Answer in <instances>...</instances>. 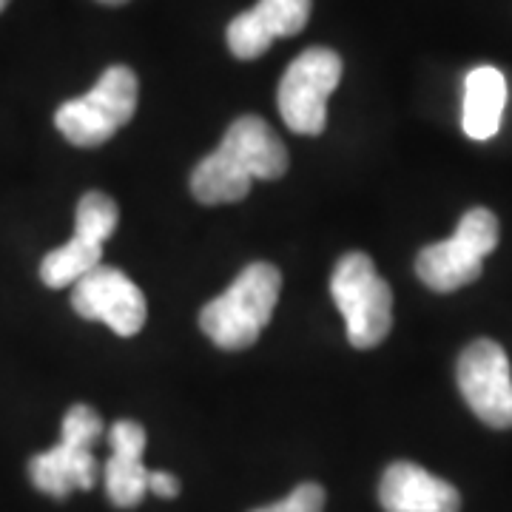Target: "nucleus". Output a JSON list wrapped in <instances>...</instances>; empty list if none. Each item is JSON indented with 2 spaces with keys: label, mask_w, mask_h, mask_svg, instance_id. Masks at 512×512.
<instances>
[{
  "label": "nucleus",
  "mask_w": 512,
  "mask_h": 512,
  "mask_svg": "<svg viewBox=\"0 0 512 512\" xmlns=\"http://www.w3.org/2000/svg\"><path fill=\"white\" fill-rule=\"evenodd\" d=\"M6 3H9V0H0V12H3V9H6Z\"/></svg>",
  "instance_id": "nucleus-19"
},
{
  "label": "nucleus",
  "mask_w": 512,
  "mask_h": 512,
  "mask_svg": "<svg viewBox=\"0 0 512 512\" xmlns=\"http://www.w3.org/2000/svg\"><path fill=\"white\" fill-rule=\"evenodd\" d=\"M72 308L89 322L109 325L117 336H137L148 316L143 291L123 271L109 265H97L74 282Z\"/></svg>",
  "instance_id": "nucleus-9"
},
{
  "label": "nucleus",
  "mask_w": 512,
  "mask_h": 512,
  "mask_svg": "<svg viewBox=\"0 0 512 512\" xmlns=\"http://www.w3.org/2000/svg\"><path fill=\"white\" fill-rule=\"evenodd\" d=\"M251 183L254 180L231 157H225L220 148L202 157L191 171V194L202 205H228V202L245 200Z\"/></svg>",
  "instance_id": "nucleus-15"
},
{
  "label": "nucleus",
  "mask_w": 512,
  "mask_h": 512,
  "mask_svg": "<svg viewBox=\"0 0 512 512\" xmlns=\"http://www.w3.org/2000/svg\"><path fill=\"white\" fill-rule=\"evenodd\" d=\"M342 80V57L333 49L313 46L293 60L279 80V114L296 134L316 137L328 123V97Z\"/></svg>",
  "instance_id": "nucleus-6"
},
{
  "label": "nucleus",
  "mask_w": 512,
  "mask_h": 512,
  "mask_svg": "<svg viewBox=\"0 0 512 512\" xmlns=\"http://www.w3.org/2000/svg\"><path fill=\"white\" fill-rule=\"evenodd\" d=\"M458 390L478 419L495 430L512 427V370L504 348L493 339H476L458 356Z\"/></svg>",
  "instance_id": "nucleus-8"
},
{
  "label": "nucleus",
  "mask_w": 512,
  "mask_h": 512,
  "mask_svg": "<svg viewBox=\"0 0 512 512\" xmlns=\"http://www.w3.org/2000/svg\"><path fill=\"white\" fill-rule=\"evenodd\" d=\"M379 501L384 512H458L461 495L458 490L427 473L419 464L396 461L384 470L379 484Z\"/></svg>",
  "instance_id": "nucleus-11"
},
{
  "label": "nucleus",
  "mask_w": 512,
  "mask_h": 512,
  "mask_svg": "<svg viewBox=\"0 0 512 512\" xmlns=\"http://www.w3.org/2000/svg\"><path fill=\"white\" fill-rule=\"evenodd\" d=\"M220 151L251 180H279L288 171V148L274 128L254 114H245L228 126Z\"/></svg>",
  "instance_id": "nucleus-13"
},
{
  "label": "nucleus",
  "mask_w": 512,
  "mask_h": 512,
  "mask_svg": "<svg viewBox=\"0 0 512 512\" xmlns=\"http://www.w3.org/2000/svg\"><path fill=\"white\" fill-rule=\"evenodd\" d=\"M100 3H109V6H120V3H126V0H100Z\"/></svg>",
  "instance_id": "nucleus-18"
},
{
  "label": "nucleus",
  "mask_w": 512,
  "mask_h": 512,
  "mask_svg": "<svg viewBox=\"0 0 512 512\" xmlns=\"http://www.w3.org/2000/svg\"><path fill=\"white\" fill-rule=\"evenodd\" d=\"M111 458L106 461V493L120 510L137 507L148 493V470L143 464L146 430L137 421H117L109 430Z\"/></svg>",
  "instance_id": "nucleus-12"
},
{
  "label": "nucleus",
  "mask_w": 512,
  "mask_h": 512,
  "mask_svg": "<svg viewBox=\"0 0 512 512\" xmlns=\"http://www.w3.org/2000/svg\"><path fill=\"white\" fill-rule=\"evenodd\" d=\"M325 510V490L319 484H299L291 495L276 501L271 507H259L254 512H322Z\"/></svg>",
  "instance_id": "nucleus-16"
},
{
  "label": "nucleus",
  "mask_w": 512,
  "mask_h": 512,
  "mask_svg": "<svg viewBox=\"0 0 512 512\" xmlns=\"http://www.w3.org/2000/svg\"><path fill=\"white\" fill-rule=\"evenodd\" d=\"M140 83L128 66H109L83 97L63 103L55 114L57 131L77 148L109 143L137 111Z\"/></svg>",
  "instance_id": "nucleus-3"
},
{
  "label": "nucleus",
  "mask_w": 512,
  "mask_h": 512,
  "mask_svg": "<svg viewBox=\"0 0 512 512\" xmlns=\"http://www.w3.org/2000/svg\"><path fill=\"white\" fill-rule=\"evenodd\" d=\"M498 248V220L490 208H473L458 222L456 234L444 242L421 248L416 274L436 293H450L476 282L484 268V256Z\"/></svg>",
  "instance_id": "nucleus-4"
},
{
  "label": "nucleus",
  "mask_w": 512,
  "mask_h": 512,
  "mask_svg": "<svg viewBox=\"0 0 512 512\" xmlns=\"http://www.w3.org/2000/svg\"><path fill=\"white\" fill-rule=\"evenodd\" d=\"M311 20V0H259L228 23V49L239 60L262 57L279 37L299 35Z\"/></svg>",
  "instance_id": "nucleus-10"
},
{
  "label": "nucleus",
  "mask_w": 512,
  "mask_h": 512,
  "mask_svg": "<svg viewBox=\"0 0 512 512\" xmlns=\"http://www.w3.org/2000/svg\"><path fill=\"white\" fill-rule=\"evenodd\" d=\"M507 106V80L495 66H478L464 80V134L490 140L498 134Z\"/></svg>",
  "instance_id": "nucleus-14"
},
{
  "label": "nucleus",
  "mask_w": 512,
  "mask_h": 512,
  "mask_svg": "<svg viewBox=\"0 0 512 512\" xmlns=\"http://www.w3.org/2000/svg\"><path fill=\"white\" fill-rule=\"evenodd\" d=\"M330 293L348 325L353 348H379L393 328V291L367 254H345L330 276Z\"/></svg>",
  "instance_id": "nucleus-2"
},
{
  "label": "nucleus",
  "mask_w": 512,
  "mask_h": 512,
  "mask_svg": "<svg viewBox=\"0 0 512 512\" xmlns=\"http://www.w3.org/2000/svg\"><path fill=\"white\" fill-rule=\"evenodd\" d=\"M120 222L117 202L103 191H89L77 202V222L74 237L43 256L40 279L46 288H69L80 276L103 265V242L114 234Z\"/></svg>",
  "instance_id": "nucleus-7"
},
{
  "label": "nucleus",
  "mask_w": 512,
  "mask_h": 512,
  "mask_svg": "<svg viewBox=\"0 0 512 512\" xmlns=\"http://www.w3.org/2000/svg\"><path fill=\"white\" fill-rule=\"evenodd\" d=\"M148 490L160 498H177L180 495V481L171 473H160V470H148Z\"/></svg>",
  "instance_id": "nucleus-17"
},
{
  "label": "nucleus",
  "mask_w": 512,
  "mask_h": 512,
  "mask_svg": "<svg viewBox=\"0 0 512 512\" xmlns=\"http://www.w3.org/2000/svg\"><path fill=\"white\" fill-rule=\"evenodd\" d=\"M282 291V274L271 262H251L231 288L200 311L202 333L222 350H245L271 322Z\"/></svg>",
  "instance_id": "nucleus-1"
},
{
  "label": "nucleus",
  "mask_w": 512,
  "mask_h": 512,
  "mask_svg": "<svg viewBox=\"0 0 512 512\" xmlns=\"http://www.w3.org/2000/svg\"><path fill=\"white\" fill-rule=\"evenodd\" d=\"M103 436V419L89 404H74L63 416L60 444L29 461V478L40 493L66 498L74 490H92L97 481V458L92 444Z\"/></svg>",
  "instance_id": "nucleus-5"
}]
</instances>
